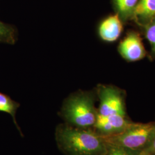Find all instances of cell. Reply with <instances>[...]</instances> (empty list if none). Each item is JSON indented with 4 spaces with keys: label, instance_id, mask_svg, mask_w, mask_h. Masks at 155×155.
<instances>
[{
    "label": "cell",
    "instance_id": "8992f818",
    "mask_svg": "<svg viewBox=\"0 0 155 155\" xmlns=\"http://www.w3.org/2000/svg\"><path fill=\"white\" fill-rule=\"evenodd\" d=\"M118 50L122 58L127 61L141 60L147 55L140 33L130 31L120 42Z\"/></svg>",
    "mask_w": 155,
    "mask_h": 155
},
{
    "label": "cell",
    "instance_id": "52a82bcc",
    "mask_svg": "<svg viewBox=\"0 0 155 155\" xmlns=\"http://www.w3.org/2000/svg\"><path fill=\"white\" fill-rule=\"evenodd\" d=\"M123 31V22L118 15L106 17L100 22L98 32L100 38L107 43H113L118 39Z\"/></svg>",
    "mask_w": 155,
    "mask_h": 155
},
{
    "label": "cell",
    "instance_id": "3957f363",
    "mask_svg": "<svg viewBox=\"0 0 155 155\" xmlns=\"http://www.w3.org/2000/svg\"><path fill=\"white\" fill-rule=\"evenodd\" d=\"M103 137L107 145L140 151L155 138V122H136L121 133Z\"/></svg>",
    "mask_w": 155,
    "mask_h": 155
},
{
    "label": "cell",
    "instance_id": "277c9868",
    "mask_svg": "<svg viewBox=\"0 0 155 155\" xmlns=\"http://www.w3.org/2000/svg\"><path fill=\"white\" fill-rule=\"evenodd\" d=\"M95 92L100 100L98 109L99 115L126 116L125 95L123 90L113 85L100 84L97 86Z\"/></svg>",
    "mask_w": 155,
    "mask_h": 155
},
{
    "label": "cell",
    "instance_id": "9c48e42d",
    "mask_svg": "<svg viewBox=\"0 0 155 155\" xmlns=\"http://www.w3.org/2000/svg\"><path fill=\"white\" fill-rule=\"evenodd\" d=\"M140 0H113L116 13L123 22L133 21L134 12Z\"/></svg>",
    "mask_w": 155,
    "mask_h": 155
},
{
    "label": "cell",
    "instance_id": "5bb4252c",
    "mask_svg": "<svg viewBox=\"0 0 155 155\" xmlns=\"http://www.w3.org/2000/svg\"><path fill=\"white\" fill-rule=\"evenodd\" d=\"M139 155H155V137L149 145L140 151Z\"/></svg>",
    "mask_w": 155,
    "mask_h": 155
},
{
    "label": "cell",
    "instance_id": "4fadbf2b",
    "mask_svg": "<svg viewBox=\"0 0 155 155\" xmlns=\"http://www.w3.org/2000/svg\"><path fill=\"white\" fill-rule=\"evenodd\" d=\"M107 145V152L104 155H139L140 153L139 150H133L109 145Z\"/></svg>",
    "mask_w": 155,
    "mask_h": 155
},
{
    "label": "cell",
    "instance_id": "7c38bea8",
    "mask_svg": "<svg viewBox=\"0 0 155 155\" xmlns=\"http://www.w3.org/2000/svg\"><path fill=\"white\" fill-rule=\"evenodd\" d=\"M144 30L145 36L150 43V57L155 58V18L143 27Z\"/></svg>",
    "mask_w": 155,
    "mask_h": 155
},
{
    "label": "cell",
    "instance_id": "8fae6325",
    "mask_svg": "<svg viewBox=\"0 0 155 155\" xmlns=\"http://www.w3.org/2000/svg\"><path fill=\"white\" fill-rule=\"evenodd\" d=\"M18 36L16 28L0 21V43L15 45Z\"/></svg>",
    "mask_w": 155,
    "mask_h": 155
},
{
    "label": "cell",
    "instance_id": "5b68a950",
    "mask_svg": "<svg viewBox=\"0 0 155 155\" xmlns=\"http://www.w3.org/2000/svg\"><path fill=\"white\" fill-rule=\"evenodd\" d=\"M135 123L130 121L127 116L112 114L103 116L98 114L93 128L100 136L105 137L121 133L133 126Z\"/></svg>",
    "mask_w": 155,
    "mask_h": 155
},
{
    "label": "cell",
    "instance_id": "ba28073f",
    "mask_svg": "<svg viewBox=\"0 0 155 155\" xmlns=\"http://www.w3.org/2000/svg\"><path fill=\"white\" fill-rule=\"evenodd\" d=\"M155 18V0H140L133 20L141 28Z\"/></svg>",
    "mask_w": 155,
    "mask_h": 155
},
{
    "label": "cell",
    "instance_id": "30bf717a",
    "mask_svg": "<svg viewBox=\"0 0 155 155\" xmlns=\"http://www.w3.org/2000/svg\"><path fill=\"white\" fill-rule=\"evenodd\" d=\"M20 106L19 103L12 100L8 95L0 92V111L9 114L12 117L13 121L17 130L22 136L21 129L18 125L16 118L17 110Z\"/></svg>",
    "mask_w": 155,
    "mask_h": 155
},
{
    "label": "cell",
    "instance_id": "7a4b0ae2",
    "mask_svg": "<svg viewBox=\"0 0 155 155\" xmlns=\"http://www.w3.org/2000/svg\"><path fill=\"white\" fill-rule=\"evenodd\" d=\"M96 92L79 90L64 101L59 115L64 123L73 127L93 128L97 118L95 106Z\"/></svg>",
    "mask_w": 155,
    "mask_h": 155
},
{
    "label": "cell",
    "instance_id": "6da1fadb",
    "mask_svg": "<svg viewBox=\"0 0 155 155\" xmlns=\"http://www.w3.org/2000/svg\"><path fill=\"white\" fill-rule=\"evenodd\" d=\"M56 143L64 155H104L108 145L93 128L73 127L65 123L56 128Z\"/></svg>",
    "mask_w": 155,
    "mask_h": 155
}]
</instances>
